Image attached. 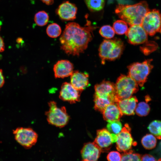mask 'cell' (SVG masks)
<instances>
[{"mask_svg": "<svg viewBox=\"0 0 161 161\" xmlns=\"http://www.w3.org/2000/svg\"><path fill=\"white\" fill-rule=\"evenodd\" d=\"M141 143L146 149L150 150L154 148L156 146L157 140L156 137L151 134H147L141 140Z\"/></svg>", "mask_w": 161, "mask_h": 161, "instance_id": "44dd1931", "label": "cell"}, {"mask_svg": "<svg viewBox=\"0 0 161 161\" xmlns=\"http://www.w3.org/2000/svg\"><path fill=\"white\" fill-rule=\"evenodd\" d=\"M85 2L91 11H97L102 10L105 4V0H85Z\"/></svg>", "mask_w": 161, "mask_h": 161, "instance_id": "603a6c76", "label": "cell"}, {"mask_svg": "<svg viewBox=\"0 0 161 161\" xmlns=\"http://www.w3.org/2000/svg\"><path fill=\"white\" fill-rule=\"evenodd\" d=\"M107 130L111 133L118 134L122 129V125L120 121L109 122L107 125Z\"/></svg>", "mask_w": 161, "mask_h": 161, "instance_id": "f1b7e54d", "label": "cell"}, {"mask_svg": "<svg viewBox=\"0 0 161 161\" xmlns=\"http://www.w3.org/2000/svg\"><path fill=\"white\" fill-rule=\"evenodd\" d=\"M77 11V8L75 4L66 1L59 6L56 12L61 19L72 21L75 19Z\"/></svg>", "mask_w": 161, "mask_h": 161, "instance_id": "4fadbf2b", "label": "cell"}, {"mask_svg": "<svg viewBox=\"0 0 161 161\" xmlns=\"http://www.w3.org/2000/svg\"><path fill=\"white\" fill-rule=\"evenodd\" d=\"M150 108L146 102H141L137 105L135 112L136 114L140 117L145 116L149 113Z\"/></svg>", "mask_w": 161, "mask_h": 161, "instance_id": "4316f807", "label": "cell"}, {"mask_svg": "<svg viewBox=\"0 0 161 161\" xmlns=\"http://www.w3.org/2000/svg\"><path fill=\"white\" fill-rule=\"evenodd\" d=\"M148 128L149 131L157 139H161V121L154 120L152 121Z\"/></svg>", "mask_w": 161, "mask_h": 161, "instance_id": "7402d4cb", "label": "cell"}, {"mask_svg": "<svg viewBox=\"0 0 161 161\" xmlns=\"http://www.w3.org/2000/svg\"><path fill=\"white\" fill-rule=\"evenodd\" d=\"M94 101L95 110L102 113L109 105L115 103L113 99L108 97L100 96L94 94Z\"/></svg>", "mask_w": 161, "mask_h": 161, "instance_id": "ffe728a7", "label": "cell"}, {"mask_svg": "<svg viewBox=\"0 0 161 161\" xmlns=\"http://www.w3.org/2000/svg\"><path fill=\"white\" fill-rule=\"evenodd\" d=\"M141 26L148 35L161 34V13L157 9L149 10L144 17Z\"/></svg>", "mask_w": 161, "mask_h": 161, "instance_id": "52a82bcc", "label": "cell"}, {"mask_svg": "<svg viewBox=\"0 0 161 161\" xmlns=\"http://www.w3.org/2000/svg\"><path fill=\"white\" fill-rule=\"evenodd\" d=\"M121 155V161H141V155L134 153L131 150L123 152Z\"/></svg>", "mask_w": 161, "mask_h": 161, "instance_id": "83f0119b", "label": "cell"}, {"mask_svg": "<svg viewBox=\"0 0 161 161\" xmlns=\"http://www.w3.org/2000/svg\"><path fill=\"white\" fill-rule=\"evenodd\" d=\"M82 161H88L86 160H82Z\"/></svg>", "mask_w": 161, "mask_h": 161, "instance_id": "f35d334b", "label": "cell"}, {"mask_svg": "<svg viewBox=\"0 0 161 161\" xmlns=\"http://www.w3.org/2000/svg\"><path fill=\"white\" fill-rule=\"evenodd\" d=\"M117 139V135L111 134L107 129H103L97 131L94 142L99 147L101 152H107L110 149L112 144L116 142Z\"/></svg>", "mask_w": 161, "mask_h": 161, "instance_id": "30bf717a", "label": "cell"}, {"mask_svg": "<svg viewBox=\"0 0 161 161\" xmlns=\"http://www.w3.org/2000/svg\"><path fill=\"white\" fill-rule=\"evenodd\" d=\"M99 32L102 37L107 39L113 38L115 33L113 27L109 25L102 27L99 30Z\"/></svg>", "mask_w": 161, "mask_h": 161, "instance_id": "f546056e", "label": "cell"}, {"mask_svg": "<svg viewBox=\"0 0 161 161\" xmlns=\"http://www.w3.org/2000/svg\"><path fill=\"white\" fill-rule=\"evenodd\" d=\"M131 129L128 124H125L120 132L117 135L116 148L120 152H125L131 150L132 146L137 143L134 141L131 133Z\"/></svg>", "mask_w": 161, "mask_h": 161, "instance_id": "9c48e42d", "label": "cell"}, {"mask_svg": "<svg viewBox=\"0 0 161 161\" xmlns=\"http://www.w3.org/2000/svg\"><path fill=\"white\" fill-rule=\"evenodd\" d=\"M151 59L146 60L142 62H135L128 67V75L140 86H143L153 67Z\"/></svg>", "mask_w": 161, "mask_h": 161, "instance_id": "5b68a950", "label": "cell"}, {"mask_svg": "<svg viewBox=\"0 0 161 161\" xmlns=\"http://www.w3.org/2000/svg\"><path fill=\"white\" fill-rule=\"evenodd\" d=\"M145 98L146 102L149 101L151 100L150 98L148 96H147Z\"/></svg>", "mask_w": 161, "mask_h": 161, "instance_id": "d590c367", "label": "cell"}, {"mask_svg": "<svg viewBox=\"0 0 161 161\" xmlns=\"http://www.w3.org/2000/svg\"><path fill=\"white\" fill-rule=\"evenodd\" d=\"M113 28L117 34L122 35L126 34L129 28L127 24L123 20H117L113 23Z\"/></svg>", "mask_w": 161, "mask_h": 161, "instance_id": "cb8c5ba5", "label": "cell"}, {"mask_svg": "<svg viewBox=\"0 0 161 161\" xmlns=\"http://www.w3.org/2000/svg\"><path fill=\"white\" fill-rule=\"evenodd\" d=\"M1 21H0V29H1Z\"/></svg>", "mask_w": 161, "mask_h": 161, "instance_id": "8d00e7d4", "label": "cell"}, {"mask_svg": "<svg viewBox=\"0 0 161 161\" xmlns=\"http://www.w3.org/2000/svg\"><path fill=\"white\" fill-rule=\"evenodd\" d=\"M74 66L72 64L66 60L58 61L54 65L53 70L55 78H64L72 73Z\"/></svg>", "mask_w": 161, "mask_h": 161, "instance_id": "2e32d148", "label": "cell"}, {"mask_svg": "<svg viewBox=\"0 0 161 161\" xmlns=\"http://www.w3.org/2000/svg\"><path fill=\"white\" fill-rule=\"evenodd\" d=\"M107 159L108 161H121V155L118 152L113 151L109 153Z\"/></svg>", "mask_w": 161, "mask_h": 161, "instance_id": "4dcf8cb0", "label": "cell"}, {"mask_svg": "<svg viewBox=\"0 0 161 161\" xmlns=\"http://www.w3.org/2000/svg\"><path fill=\"white\" fill-rule=\"evenodd\" d=\"M48 105L49 110L45 114L49 123L59 128L65 126L69 119L65 107H58L56 103L53 101H50Z\"/></svg>", "mask_w": 161, "mask_h": 161, "instance_id": "8992f818", "label": "cell"}, {"mask_svg": "<svg viewBox=\"0 0 161 161\" xmlns=\"http://www.w3.org/2000/svg\"><path fill=\"white\" fill-rule=\"evenodd\" d=\"M88 77L87 73L74 71L70 76V83L76 89L82 91L89 86Z\"/></svg>", "mask_w": 161, "mask_h": 161, "instance_id": "e0dca14e", "label": "cell"}, {"mask_svg": "<svg viewBox=\"0 0 161 161\" xmlns=\"http://www.w3.org/2000/svg\"><path fill=\"white\" fill-rule=\"evenodd\" d=\"M4 83V79L2 71L0 69V88L2 87Z\"/></svg>", "mask_w": 161, "mask_h": 161, "instance_id": "d6a6232c", "label": "cell"}, {"mask_svg": "<svg viewBox=\"0 0 161 161\" xmlns=\"http://www.w3.org/2000/svg\"><path fill=\"white\" fill-rule=\"evenodd\" d=\"M46 32L49 37L52 38H56L61 35V29L59 25L53 23L50 24L47 26Z\"/></svg>", "mask_w": 161, "mask_h": 161, "instance_id": "484cf974", "label": "cell"}, {"mask_svg": "<svg viewBox=\"0 0 161 161\" xmlns=\"http://www.w3.org/2000/svg\"><path fill=\"white\" fill-rule=\"evenodd\" d=\"M141 161H156L155 158L149 154H146L142 156Z\"/></svg>", "mask_w": 161, "mask_h": 161, "instance_id": "1f68e13d", "label": "cell"}, {"mask_svg": "<svg viewBox=\"0 0 161 161\" xmlns=\"http://www.w3.org/2000/svg\"><path fill=\"white\" fill-rule=\"evenodd\" d=\"M102 114L104 119L108 122L119 121L123 115L116 103L108 106Z\"/></svg>", "mask_w": 161, "mask_h": 161, "instance_id": "d6986e66", "label": "cell"}, {"mask_svg": "<svg viewBox=\"0 0 161 161\" xmlns=\"http://www.w3.org/2000/svg\"><path fill=\"white\" fill-rule=\"evenodd\" d=\"M126 34L128 42L132 44H141L148 40V34L140 25L130 26Z\"/></svg>", "mask_w": 161, "mask_h": 161, "instance_id": "8fae6325", "label": "cell"}, {"mask_svg": "<svg viewBox=\"0 0 161 161\" xmlns=\"http://www.w3.org/2000/svg\"><path fill=\"white\" fill-rule=\"evenodd\" d=\"M95 94L113 99L116 103L115 84L109 81L103 80L95 86Z\"/></svg>", "mask_w": 161, "mask_h": 161, "instance_id": "5bb4252c", "label": "cell"}, {"mask_svg": "<svg viewBox=\"0 0 161 161\" xmlns=\"http://www.w3.org/2000/svg\"><path fill=\"white\" fill-rule=\"evenodd\" d=\"M93 26L82 27L75 22H69L60 39L61 49L67 55H79L87 47L92 38Z\"/></svg>", "mask_w": 161, "mask_h": 161, "instance_id": "6da1fadb", "label": "cell"}, {"mask_svg": "<svg viewBox=\"0 0 161 161\" xmlns=\"http://www.w3.org/2000/svg\"><path fill=\"white\" fill-rule=\"evenodd\" d=\"M124 48V43L120 39L104 40L100 46L99 54L101 63L106 60L114 61L120 57Z\"/></svg>", "mask_w": 161, "mask_h": 161, "instance_id": "3957f363", "label": "cell"}, {"mask_svg": "<svg viewBox=\"0 0 161 161\" xmlns=\"http://www.w3.org/2000/svg\"><path fill=\"white\" fill-rule=\"evenodd\" d=\"M149 10L147 2L142 1L133 5L118 4L115 12L130 26L141 25L144 17Z\"/></svg>", "mask_w": 161, "mask_h": 161, "instance_id": "7a4b0ae2", "label": "cell"}, {"mask_svg": "<svg viewBox=\"0 0 161 161\" xmlns=\"http://www.w3.org/2000/svg\"><path fill=\"white\" fill-rule=\"evenodd\" d=\"M138 84L128 75L121 74L115 84L116 103L132 96L139 90Z\"/></svg>", "mask_w": 161, "mask_h": 161, "instance_id": "277c9868", "label": "cell"}, {"mask_svg": "<svg viewBox=\"0 0 161 161\" xmlns=\"http://www.w3.org/2000/svg\"><path fill=\"white\" fill-rule=\"evenodd\" d=\"M47 5H50L53 4L54 0H40Z\"/></svg>", "mask_w": 161, "mask_h": 161, "instance_id": "e575fe53", "label": "cell"}, {"mask_svg": "<svg viewBox=\"0 0 161 161\" xmlns=\"http://www.w3.org/2000/svg\"><path fill=\"white\" fill-rule=\"evenodd\" d=\"M4 44L3 39L0 36V52L4 51Z\"/></svg>", "mask_w": 161, "mask_h": 161, "instance_id": "836d02e7", "label": "cell"}, {"mask_svg": "<svg viewBox=\"0 0 161 161\" xmlns=\"http://www.w3.org/2000/svg\"><path fill=\"white\" fill-rule=\"evenodd\" d=\"M101 152L99 147L94 142L84 144L80 151L82 160L97 161Z\"/></svg>", "mask_w": 161, "mask_h": 161, "instance_id": "9a60e30c", "label": "cell"}, {"mask_svg": "<svg viewBox=\"0 0 161 161\" xmlns=\"http://www.w3.org/2000/svg\"><path fill=\"white\" fill-rule=\"evenodd\" d=\"M157 161H161V158L159 160H158Z\"/></svg>", "mask_w": 161, "mask_h": 161, "instance_id": "74e56055", "label": "cell"}, {"mask_svg": "<svg viewBox=\"0 0 161 161\" xmlns=\"http://www.w3.org/2000/svg\"><path fill=\"white\" fill-rule=\"evenodd\" d=\"M13 133L16 141L26 148H31L37 140V134L30 128H18L13 130Z\"/></svg>", "mask_w": 161, "mask_h": 161, "instance_id": "ba28073f", "label": "cell"}, {"mask_svg": "<svg viewBox=\"0 0 161 161\" xmlns=\"http://www.w3.org/2000/svg\"><path fill=\"white\" fill-rule=\"evenodd\" d=\"M49 20V16L48 14L44 11L38 12L35 16V22L37 25L39 26L46 25L48 23Z\"/></svg>", "mask_w": 161, "mask_h": 161, "instance_id": "d4e9b609", "label": "cell"}, {"mask_svg": "<svg viewBox=\"0 0 161 161\" xmlns=\"http://www.w3.org/2000/svg\"><path fill=\"white\" fill-rule=\"evenodd\" d=\"M81 92L76 89L70 83L65 82L61 86L59 97L62 100L72 104L80 101Z\"/></svg>", "mask_w": 161, "mask_h": 161, "instance_id": "7c38bea8", "label": "cell"}, {"mask_svg": "<svg viewBox=\"0 0 161 161\" xmlns=\"http://www.w3.org/2000/svg\"><path fill=\"white\" fill-rule=\"evenodd\" d=\"M137 102L138 100L136 97L132 96L119 100L116 103L123 115H131L134 114Z\"/></svg>", "mask_w": 161, "mask_h": 161, "instance_id": "ac0fdd59", "label": "cell"}]
</instances>
